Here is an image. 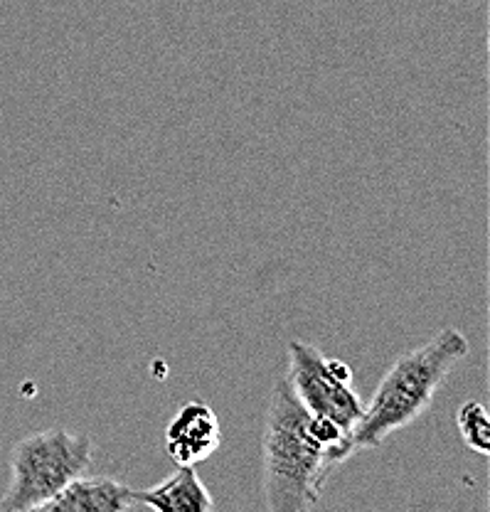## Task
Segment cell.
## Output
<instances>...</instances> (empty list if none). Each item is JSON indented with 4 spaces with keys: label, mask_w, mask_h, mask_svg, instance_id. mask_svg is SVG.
<instances>
[{
    "label": "cell",
    "mask_w": 490,
    "mask_h": 512,
    "mask_svg": "<svg viewBox=\"0 0 490 512\" xmlns=\"http://www.w3.org/2000/svg\"><path fill=\"white\" fill-rule=\"evenodd\" d=\"M220 446V421L207 404L190 402L170 419L165 451L178 466H197Z\"/></svg>",
    "instance_id": "obj_5"
},
{
    "label": "cell",
    "mask_w": 490,
    "mask_h": 512,
    "mask_svg": "<svg viewBox=\"0 0 490 512\" xmlns=\"http://www.w3.org/2000/svg\"><path fill=\"white\" fill-rule=\"evenodd\" d=\"M138 508L156 512H205L215 508L210 490L205 488L195 466H178L173 476L146 490H136Z\"/></svg>",
    "instance_id": "obj_7"
},
{
    "label": "cell",
    "mask_w": 490,
    "mask_h": 512,
    "mask_svg": "<svg viewBox=\"0 0 490 512\" xmlns=\"http://www.w3.org/2000/svg\"><path fill=\"white\" fill-rule=\"evenodd\" d=\"M353 456L350 436L340 426L308 412L286 380L274 384L262 439L266 508H316L333 468Z\"/></svg>",
    "instance_id": "obj_1"
},
{
    "label": "cell",
    "mask_w": 490,
    "mask_h": 512,
    "mask_svg": "<svg viewBox=\"0 0 490 512\" xmlns=\"http://www.w3.org/2000/svg\"><path fill=\"white\" fill-rule=\"evenodd\" d=\"M456 424L461 439L478 456L490 453V419L481 402H463L456 412Z\"/></svg>",
    "instance_id": "obj_8"
},
{
    "label": "cell",
    "mask_w": 490,
    "mask_h": 512,
    "mask_svg": "<svg viewBox=\"0 0 490 512\" xmlns=\"http://www.w3.org/2000/svg\"><path fill=\"white\" fill-rule=\"evenodd\" d=\"M468 350L471 345L466 335L456 328H446L422 348L404 352L362 409L360 421L350 434L353 451L360 453L382 446L392 434L414 424L429 409L436 389L468 355Z\"/></svg>",
    "instance_id": "obj_2"
},
{
    "label": "cell",
    "mask_w": 490,
    "mask_h": 512,
    "mask_svg": "<svg viewBox=\"0 0 490 512\" xmlns=\"http://www.w3.org/2000/svg\"><path fill=\"white\" fill-rule=\"evenodd\" d=\"M284 380L308 412L330 419L348 436L353 434L365 404L353 387V370L348 362L328 357L311 343L291 340L289 372Z\"/></svg>",
    "instance_id": "obj_4"
},
{
    "label": "cell",
    "mask_w": 490,
    "mask_h": 512,
    "mask_svg": "<svg viewBox=\"0 0 490 512\" xmlns=\"http://www.w3.org/2000/svg\"><path fill=\"white\" fill-rule=\"evenodd\" d=\"M136 490L109 476H79L40 512H126L136 510Z\"/></svg>",
    "instance_id": "obj_6"
},
{
    "label": "cell",
    "mask_w": 490,
    "mask_h": 512,
    "mask_svg": "<svg viewBox=\"0 0 490 512\" xmlns=\"http://www.w3.org/2000/svg\"><path fill=\"white\" fill-rule=\"evenodd\" d=\"M92 439L67 429H45L25 436L10 453V483L0 512L42 510L74 478L92 466Z\"/></svg>",
    "instance_id": "obj_3"
}]
</instances>
